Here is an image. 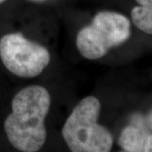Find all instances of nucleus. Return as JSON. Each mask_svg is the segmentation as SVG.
I'll return each instance as SVG.
<instances>
[{"label":"nucleus","mask_w":152,"mask_h":152,"mask_svg":"<svg viewBox=\"0 0 152 152\" xmlns=\"http://www.w3.org/2000/svg\"><path fill=\"white\" fill-rule=\"evenodd\" d=\"M150 134L142 127L129 125L125 127L121 133L119 146L125 151H144V143Z\"/></svg>","instance_id":"39448f33"},{"label":"nucleus","mask_w":152,"mask_h":152,"mask_svg":"<svg viewBox=\"0 0 152 152\" xmlns=\"http://www.w3.org/2000/svg\"><path fill=\"white\" fill-rule=\"evenodd\" d=\"M50 106V94L42 86H28L16 93L11 113L4 123L6 135L15 149L36 152L42 148L47 136L45 121Z\"/></svg>","instance_id":"f257e3e1"},{"label":"nucleus","mask_w":152,"mask_h":152,"mask_svg":"<svg viewBox=\"0 0 152 152\" xmlns=\"http://www.w3.org/2000/svg\"><path fill=\"white\" fill-rule=\"evenodd\" d=\"M131 18L134 26L148 35L152 34V7L137 6L131 11Z\"/></svg>","instance_id":"423d86ee"},{"label":"nucleus","mask_w":152,"mask_h":152,"mask_svg":"<svg viewBox=\"0 0 152 152\" xmlns=\"http://www.w3.org/2000/svg\"><path fill=\"white\" fill-rule=\"evenodd\" d=\"M152 151V137L151 134H150L147 137V140H146L144 146V151L149 152Z\"/></svg>","instance_id":"0eeeda50"},{"label":"nucleus","mask_w":152,"mask_h":152,"mask_svg":"<svg viewBox=\"0 0 152 152\" xmlns=\"http://www.w3.org/2000/svg\"><path fill=\"white\" fill-rule=\"evenodd\" d=\"M32 1H42L44 0H32Z\"/></svg>","instance_id":"1a4fd4ad"},{"label":"nucleus","mask_w":152,"mask_h":152,"mask_svg":"<svg viewBox=\"0 0 152 152\" xmlns=\"http://www.w3.org/2000/svg\"><path fill=\"white\" fill-rule=\"evenodd\" d=\"M6 0H0V4H2L3 2H4Z\"/></svg>","instance_id":"9d476101"},{"label":"nucleus","mask_w":152,"mask_h":152,"mask_svg":"<svg viewBox=\"0 0 152 152\" xmlns=\"http://www.w3.org/2000/svg\"><path fill=\"white\" fill-rule=\"evenodd\" d=\"M130 35L131 23L127 17L113 11H101L95 15L90 25L80 30L76 45L83 57L96 60L125 43Z\"/></svg>","instance_id":"7ed1b4c3"},{"label":"nucleus","mask_w":152,"mask_h":152,"mask_svg":"<svg viewBox=\"0 0 152 152\" xmlns=\"http://www.w3.org/2000/svg\"><path fill=\"white\" fill-rule=\"evenodd\" d=\"M101 103L94 96H87L74 108L64 123L62 135L73 152H108L113 138L107 128L98 123Z\"/></svg>","instance_id":"f03ea898"},{"label":"nucleus","mask_w":152,"mask_h":152,"mask_svg":"<svg viewBox=\"0 0 152 152\" xmlns=\"http://www.w3.org/2000/svg\"><path fill=\"white\" fill-rule=\"evenodd\" d=\"M0 58L14 75L33 78L49 65L50 54L46 47L29 40L21 33H9L0 39Z\"/></svg>","instance_id":"20e7f679"},{"label":"nucleus","mask_w":152,"mask_h":152,"mask_svg":"<svg viewBox=\"0 0 152 152\" xmlns=\"http://www.w3.org/2000/svg\"><path fill=\"white\" fill-rule=\"evenodd\" d=\"M136 1L140 6L152 7V0H136Z\"/></svg>","instance_id":"6e6552de"}]
</instances>
